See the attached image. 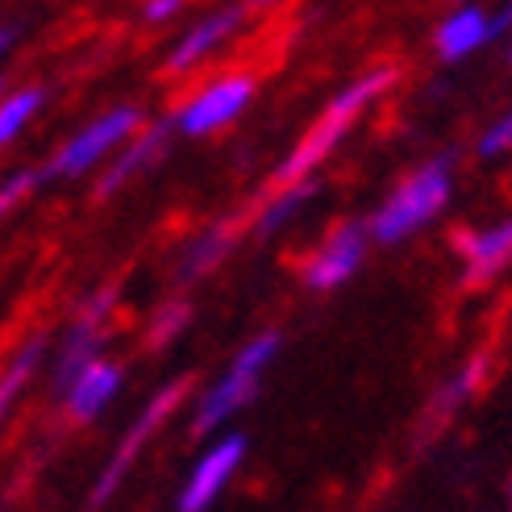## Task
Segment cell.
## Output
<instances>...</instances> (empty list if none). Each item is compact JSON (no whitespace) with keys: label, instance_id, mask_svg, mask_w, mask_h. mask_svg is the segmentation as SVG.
I'll list each match as a JSON object with an SVG mask.
<instances>
[{"label":"cell","instance_id":"44dd1931","mask_svg":"<svg viewBox=\"0 0 512 512\" xmlns=\"http://www.w3.org/2000/svg\"><path fill=\"white\" fill-rule=\"evenodd\" d=\"M475 159L479 163H504L512 159V105L500 109L475 138Z\"/></svg>","mask_w":512,"mask_h":512},{"label":"cell","instance_id":"484cf974","mask_svg":"<svg viewBox=\"0 0 512 512\" xmlns=\"http://www.w3.org/2000/svg\"><path fill=\"white\" fill-rule=\"evenodd\" d=\"M504 504H508V512H512V475H508V483H504Z\"/></svg>","mask_w":512,"mask_h":512},{"label":"cell","instance_id":"603a6c76","mask_svg":"<svg viewBox=\"0 0 512 512\" xmlns=\"http://www.w3.org/2000/svg\"><path fill=\"white\" fill-rule=\"evenodd\" d=\"M188 9V0H142V9H138V17H142V25H171L179 13Z\"/></svg>","mask_w":512,"mask_h":512},{"label":"cell","instance_id":"7a4b0ae2","mask_svg":"<svg viewBox=\"0 0 512 512\" xmlns=\"http://www.w3.org/2000/svg\"><path fill=\"white\" fill-rule=\"evenodd\" d=\"M458 196V155L442 150L408 167L367 213L371 242L379 250H400L438 225Z\"/></svg>","mask_w":512,"mask_h":512},{"label":"cell","instance_id":"277c9868","mask_svg":"<svg viewBox=\"0 0 512 512\" xmlns=\"http://www.w3.org/2000/svg\"><path fill=\"white\" fill-rule=\"evenodd\" d=\"M188 400H192V379H188V375H175V379L159 383V388L146 396V404L130 417V425H125L121 438L113 442L109 458L100 463L92 488H88V512H100V508H109V504L117 500V492L125 488V479L138 471L142 454L155 446V438H159V433H163L179 413H184Z\"/></svg>","mask_w":512,"mask_h":512},{"label":"cell","instance_id":"3957f363","mask_svg":"<svg viewBox=\"0 0 512 512\" xmlns=\"http://www.w3.org/2000/svg\"><path fill=\"white\" fill-rule=\"evenodd\" d=\"M279 354H284V329H275V325L250 334L234 354H229V363L188 400V433L192 438L204 442V438H213V433L234 425L246 408L259 400L271 367L279 363Z\"/></svg>","mask_w":512,"mask_h":512},{"label":"cell","instance_id":"8fae6325","mask_svg":"<svg viewBox=\"0 0 512 512\" xmlns=\"http://www.w3.org/2000/svg\"><path fill=\"white\" fill-rule=\"evenodd\" d=\"M450 259L458 267V284L471 292L504 279L512 271V209L458 225L450 234Z\"/></svg>","mask_w":512,"mask_h":512},{"label":"cell","instance_id":"4fadbf2b","mask_svg":"<svg viewBox=\"0 0 512 512\" xmlns=\"http://www.w3.org/2000/svg\"><path fill=\"white\" fill-rule=\"evenodd\" d=\"M246 242V217H213L200 229L179 242L175 263H171V279L179 292H188L204 279H213L229 259L238 254V246Z\"/></svg>","mask_w":512,"mask_h":512},{"label":"cell","instance_id":"cb8c5ba5","mask_svg":"<svg viewBox=\"0 0 512 512\" xmlns=\"http://www.w3.org/2000/svg\"><path fill=\"white\" fill-rule=\"evenodd\" d=\"M13 46H17V30L13 25H0V63L13 55Z\"/></svg>","mask_w":512,"mask_h":512},{"label":"cell","instance_id":"ac0fdd59","mask_svg":"<svg viewBox=\"0 0 512 512\" xmlns=\"http://www.w3.org/2000/svg\"><path fill=\"white\" fill-rule=\"evenodd\" d=\"M46 358H50V338L46 334H30L5 367H0V429H5V421L13 417V408L21 404V396L30 392V383L42 375L46 367Z\"/></svg>","mask_w":512,"mask_h":512},{"label":"cell","instance_id":"5b68a950","mask_svg":"<svg viewBox=\"0 0 512 512\" xmlns=\"http://www.w3.org/2000/svg\"><path fill=\"white\" fill-rule=\"evenodd\" d=\"M259 100V71L250 67H221L213 75L196 80L184 96L171 105L167 121L175 138L184 142H204V138H217L254 109Z\"/></svg>","mask_w":512,"mask_h":512},{"label":"cell","instance_id":"d6986e66","mask_svg":"<svg viewBox=\"0 0 512 512\" xmlns=\"http://www.w3.org/2000/svg\"><path fill=\"white\" fill-rule=\"evenodd\" d=\"M192 321H196V309H192L188 292H179V288H175V296L159 300L155 309H150V317H146V334H142L146 350H150V354L171 350V346L192 329Z\"/></svg>","mask_w":512,"mask_h":512},{"label":"cell","instance_id":"8992f818","mask_svg":"<svg viewBox=\"0 0 512 512\" xmlns=\"http://www.w3.org/2000/svg\"><path fill=\"white\" fill-rule=\"evenodd\" d=\"M142 125H146V109L134 105V100L109 105L105 113L84 121L67 142H59L55 150H50V159L38 167L42 184H71V179H84V175L100 171L125 142L142 130Z\"/></svg>","mask_w":512,"mask_h":512},{"label":"cell","instance_id":"5bb4252c","mask_svg":"<svg viewBox=\"0 0 512 512\" xmlns=\"http://www.w3.org/2000/svg\"><path fill=\"white\" fill-rule=\"evenodd\" d=\"M433 59L442 67H463L475 55H483L488 46L504 42L500 25H496V5L483 0H458L454 9H446L433 25Z\"/></svg>","mask_w":512,"mask_h":512},{"label":"cell","instance_id":"e0dca14e","mask_svg":"<svg viewBox=\"0 0 512 512\" xmlns=\"http://www.w3.org/2000/svg\"><path fill=\"white\" fill-rule=\"evenodd\" d=\"M321 192V179H300V184H284V188H263L259 200L250 204L246 213V238L250 242H271L284 238L288 229L309 213V204Z\"/></svg>","mask_w":512,"mask_h":512},{"label":"cell","instance_id":"9a60e30c","mask_svg":"<svg viewBox=\"0 0 512 512\" xmlns=\"http://www.w3.org/2000/svg\"><path fill=\"white\" fill-rule=\"evenodd\" d=\"M171 142H175V130H171L167 117H163V121H146L142 130H138L130 142H125L105 167H100L96 184H92V200H113L117 192L130 188L134 179L150 175V171H155V167L167 159Z\"/></svg>","mask_w":512,"mask_h":512},{"label":"cell","instance_id":"9c48e42d","mask_svg":"<svg viewBox=\"0 0 512 512\" xmlns=\"http://www.w3.org/2000/svg\"><path fill=\"white\" fill-rule=\"evenodd\" d=\"M246 458H250V438L234 425L204 438V446L196 450L175 488V512H213L225 500V492L238 483Z\"/></svg>","mask_w":512,"mask_h":512},{"label":"cell","instance_id":"7c38bea8","mask_svg":"<svg viewBox=\"0 0 512 512\" xmlns=\"http://www.w3.org/2000/svg\"><path fill=\"white\" fill-rule=\"evenodd\" d=\"M488 379H492V350H471L463 363H454L425 396V408L417 417V442L425 446L438 438V433H446V425H454L463 417V408H471L479 400V392L488 388Z\"/></svg>","mask_w":512,"mask_h":512},{"label":"cell","instance_id":"7402d4cb","mask_svg":"<svg viewBox=\"0 0 512 512\" xmlns=\"http://www.w3.org/2000/svg\"><path fill=\"white\" fill-rule=\"evenodd\" d=\"M38 188H46L38 167H17V171H9L5 179H0V221L13 217V213L21 209V204L38 192Z\"/></svg>","mask_w":512,"mask_h":512},{"label":"cell","instance_id":"52a82bcc","mask_svg":"<svg viewBox=\"0 0 512 512\" xmlns=\"http://www.w3.org/2000/svg\"><path fill=\"white\" fill-rule=\"evenodd\" d=\"M117 309H121V284H100V288H92L80 304H75L67 329L59 334V342H50V358H46V367H50V392H55V396L88 363H96V358L105 354Z\"/></svg>","mask_w":512,"mask_h":512},{"label":"cell","instance_id":"4316f807","mask_svg":"<svg viewBox=\"0 0 512 512\" xmlns=\"http://www.w3.org/2000/svg\"><path fill=\"white\" fill-rule=\"evenodd\" d=\"M504 59H508V67H512V38H508V50H504Z\"/></svg>","mask_w":512,"mask_h":512},{"label":"cell","instance_id":"ffe728a7","mask_svg":"<svg viewBox=\"0 0 512 512\" xmlns=\"http://www.w3.org/2000/svg\"><path fill=\"white\" fill-rule=\"evenodd\" d=\"M50 92L42 84H25L0 96V146H13L30 125L38 121V113L46 109Z\"/></svg>","mask_w":512,"mask_h":512},{"label":"cell","instance_id":"6da1fadb","mask_svg":"<svg viewBox=\"0 0 512 512\" xmlns=\"http://www.w3.org/2000/svg\"><path fill=\"white\" fill-rule=\"evenodd\" d=\"M396 84H400V67L396 63H371L358 75H350V80L317 109V117L300 130V138L284 150V159L271 167L263 188H284V184H300V179H321V167L334 159L342 150V142L371 117V109H379L383 100L396 92Z\"/></svg>","mask_w":512,"mask_h":512},{"label":"cell","instance_id":"d4e9b609","mask_svg":"<svg viewBox=\"0 0 512 512\" xmlns=\"http://www.w3.org/2000/svg\"><path fill=\"white\" fill-rule=\"evenodd\" d=\"M246 5H250L254 17H263V13H275L279 5H284V0H246Z\"/></svg>","mask_w":512,"mask_h":512},{"label":"cell","instance_id":"30bf717a","mask_svg":"<svg viewBox=\"0 0 512 512\" xmlns=\"http://www.w3.org/2000/svg\"><path fill=\"white\" fill-rule=\"evenodd\" d=\"M250 5L246 0H234V5H221L213 13L196 17L184 34H179L167 55H163V75L167 80H188V75L204 71L213 59H221L229 46H234L246 30H250Z\"/></svg>","mask_w":512,"mask_h":512},{"label":"cell","instance_id":"ba28073f","mask_svg":"<svg viewBox=\"0 0 512 512\" xmlns=\"http://www.w3.org/2000/svg\"><path fill=\"white\" fill-rule=\"evenodd\" d=\"M371 229H367V217H346V221H334L325 234L300 254L296 263V279L304 292L313 296H334L342 292L346 284H354L358 271L367 267L371 259Z\"/></svg>","mask_w":512,"mask_h":512},{"label":"cell","instance_id":"2e32d148","mask_svg":"<svg viewBox=\"0 0 512 512\" xmlns=\"http://www.w3.org/2000/svg\"><path fill=\"white\" fill-rule=\"evenodd\" d=\"M121 392H125V363L100 354L96 363H88L55 400L63 404V417L71 425H96L117 404Z\"/></svg>","mask_w":512,"mask_h":512}]
</instances>
